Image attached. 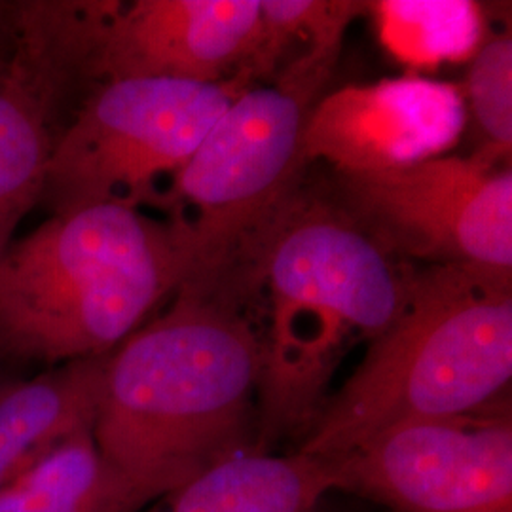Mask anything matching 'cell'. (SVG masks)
I'll return each instance as SVG.
<instances>
[{"label":"cell","mask_w":512,"mask_h":512,"mask_svg":"<svg viewBox=\"0 0 512 512\" xmlns=\"http://www.w3.org/2000/svg\"><path fill=\"white\" fill-rule=\"evenodd\" d=\"M262 344L222 289L183 285L105 363L92 435L150 503L245 450Z\"/></svg>","instance_id":"obj_1"},{"label":"cell","mask_w":512,"mask_h":512,"mask_svg":"<svg viewBox=\"0 0 512 512\" xmlns=\"http://www.w3.org/2000/svg\"><path fill=\"white\" fill-rule=\"evenodd\" d=\"M251 289L268 300L258 393L264 435L279 437L311 425L349 344L395 321L408 275L336 203L298 188L228 285Z\"/></svg>","instance_id":"obj_2"},{"label":"cell","mask_w":512,"mask_h":512,"mask_svg":"<svg viewBox=\"0 0 512 512\" xmlns=\"http://www.w3.org/2000/svg\"><path fill=\"white\" fill-rule=\"evenodd\" d=\"M188 277L177 228L145 209L54 215L0 258V363L105 357Z\"/></svg>","instance_id":"obj_3"},{"label":"cell","mask_w":512,"mask_h":512,"mask_svg":"<svg viewBox=\"0 0 512 512\" xmlns=\"http://www.w3.org/2000/svg\"><path fill=\"white\" fill-rule=\"evenodd\" d=\"M511 274L435 264L408 275L399 315L321 406L300 452L332 461L403 423L488 410L511 384Z\"/></svg>","instance_id":"obj_4"},{"label":"cell","mask_w":512,"mask_h":512,"mask_svg":"<svg viewBox=\"0 0 512 512\" xmlns=\"http://www.w3.org/2000/svg\"><path fill=\"white\" fill-rule=\"evenodd\" d=\"M338 55L311 48L272 86L241 93L167 184L160 211L183 243V285L226 289L300 188L302 133Z\"/></svg>","instance_id":"obj_5"},{"label":"cell","mask_w":512,"mask_h":512,"mask_svg":"<svg viewBox=\"0 0 512 512\" xmlns=\"http://www.w3.org/2000/svg\"><path fill=\"white\" fill-rule=\"evenodd\" d=\"M251 86L243 73L215 84L129 78L97 86L55 139L38 205L50 217L93 205L162 209L164 181Z\"/></svg>","instance_id":"obj_6"},{"label":"cell","mask_w":512,"mask_h":512,"mask_svg":"<svg viewBox=\"0 0 512 512\" xmlns=\"http://www.w3.org/2000/svg\"><path fill=\"white\" fill-rule=\"evenodd\" d=\"M334 203L389 256L512 272V173L482 150L336 173Z\"/></svg>","instance_id":"obj_7"},{"label":"cell","mask_w":512,"mask_h":512,"mask_svg":"<svg viewBox=\"0 0 512 512\" xmlns=\"http://www.w3.org/2000/svg\"><path fill=\"white\" fill-rule=\"evenodd\" d=\"M329 463L334 490L395 512H512V421L505 412L403 423Z\"/></svg>","instance_id":"obj_8"},{"label":"cell","mask_w":512,"mask_h":512,"mask_svg":"<svg viewBox=\"0 0 512 512\" xmlns=\"http://www.w3.org/2000/svg\"><path fill=\"white\" fill-rule=\"evenodd\" d=\"M467 124L461 88L423 76L351 84L323 95L302 133V162L382 173L444 156Z\"/></svg>","instance_id":"obj_9"},{"label":"cell","mask_w":512,"mask_h":512,"mask_svg":"<svg viewBox=\"0 0 512 512\" xmlns=\"http://www.w3.org/2000/svg\"><path fill=\"white\" fill-rule=\"evenodd\" d=\"M334 492L329 461L241 452L137 512H315Z\"/></svg>","instance_id":"obj_10"},{"label":"cell","mask_w":512,"mask_h":512,"mask_svg":"<svg viewBox=\"0 0 512 512\" xmlns=\"http://www.w3.org/2000/svg\"><path fill=\"white\" fill-rule=\"evenodd\" d=\"M107 357L46 368L0 389V490L46 450L92 429Z\"/></svg>","instance_id":"obj_11"},{"label":"cell","mask_w":512,"mask_h":512,"mask_svg":"<svg viewBox=\"0 0 512 512\" xmlns=\"http://www.w3.org/2000/svg\"><path fill=\"white\" fill-rule=\"evenodd\" d=\"M150 503L80 429L0 490V512H137Z\"/></svg>","instance_id":"obj_12"},{"label":"cell","mask_w":512,"mask_h":512,"mask_svg":"<svg viewBox=\"0 0 512 512\" xmlns=\"http://www.w3.org/2000/svg\"><path fill=\"white\" fill-rule=\"evenodd\" d=\"M57 135L48 110L10 67L0 80V258L40 203Z\"/></svg>","instance_id":"obj_13"},{"label":"cell","mask_w":512,"mask_h":512,"mask_svg":"<svg viewBox=\"0 0 512 512\" xmlns=\"http://www.w3.org/2000/svg\"><path fill=\"white\" fill-rule=\"evenodd\" d=\"M366 12L385 50L418 69L467 61L484 40L482 12L467 0H380Z\"/></svg>","instance_id":"obj_14"},{"label":"cell","mask_w":512,"mask_h":512,"mask_svg":"<svg viewBox=\"0 0 512 512\" xmlns=\"http://www.w3.org/2000/svg\"><path fill=\"white\" fill-rule=\"evenodd\" d=\"M363 12L366 2L351 0H260L255 37L238 73L253 84L270 76L296 38L310 48L340 50L349 23Z\"/></svg>","instance_id":"obj_15"},{"label":"cell","mask_w":512,"mask_h":512,"mask_svg":"<svg viewBox=\"0 0 512 512\" xmlns=\"http://www.w3.org/2000/svg\"><path fill=\"white\" fill-rule=\"evenodd\" d=\"M469 61L471 67L461 92L486 137V148L482 152L492 158L509 156L512 147L511 35L482 40Z\"/></svg>","instance_id":"obj_16"},{"label":"cell","mask_w":512,"mask_h":512,"mask_svg":"<svg viewBox=\"0 0 512 512\" xmlns=\"http://www.w3.org/2000/svg\"><path fill=\"white\" fill-rule=\"evenodd\" d=\"M12 50V0H0V80L10 71Z\"/></svg>","instance_id":"obj_17"},{"label":"cell","mask_w":512,"mask_h":512,"mask_svg":"<svg viewBox=\"0 0 512 512\" xmlns=\"http://www.w3.org/2000/svg\"><path fill=\"white\" fill-rule=\"evenodd\" d=\"M2 387H4V384H2V382H0V389H2Z\"/></svg>","instance_id":"obj_18"}]
</instances>
